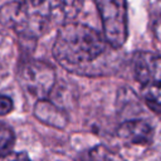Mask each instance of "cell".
Masks as SVG:
<instances>
[{"instance_id": "obj_11", "label": "cell", "mask_w": 161, "mask_h": 161, "mask_svg": "<svg viewBox=\"0 0 161 161\" xmlns=\"http://www.w3.org/2000/svg\"><path fill=\"white\" fill-rule=\"evenodd\" d=\"M153 36H155V42H156V45L161 53V16L155 21V25H153Z\"/></svg>"}, {"instance_id": "obj_12", "label": "cell", "mask_w": 161, "mask_h": 161, "mask_svg": "<svg viewBox=\"0 0 161 161\" xmlns=\"http://www.w3.org/2000/svg\"><path fill=\"white\" fill-rule=\"evenodd\" d=\"M11 161H31L29 157H28V155L26 153H18V155H15V157L11 160Z\"/></svg>"}, {"instance_id": "obj_10", "label": "cell", "mask_w": 161, "mask_h": 161, "mask_svg": "<svg viewBox=\"0 0 161 161\" xmlns=\"http://www.w3.org/2000/svg\"><path fill=\"white\" fill-rule=\"evenodd\" d=\"M13 108H14V103L11 98H9L8 96L0 94V116H5L10 113Z\"/></svg>"}, {"instance_id": "obj_4", "label": "cell", "mask_w": 161, "mask_h": 161, "mask_svg": "<svg viewBox=\"0 0 161 161\" xmlns=\"http://www.w3.org/2000/svg\"><path fill=\"white\" fill-rule=\"evenodd\" d=\"M55 78L54 68L42 60L26 62L19 72L21 87L36 99L48 98L55 84Z\"/></svg>"}, {"instance_id": "obj_3", "label": "cell", "mask_w": 161, "mask_h": 161, "mask_svg": "<svg viewBox=\"0 0 161 161\" xmlns=\"http://www.w3.org/2000/svg\"><path fill=\"white\" fill-rule=\"evenodd\" d=\"M101 16L103 35L116 49H119L128 36L127 0H94Z\"/></svg>"}, {"instance_id": "obj_5", "label": "cell", "mask_w": 161, "mask_h": 161, "mask_svg": "<svg viewBox=\"0 0 161 161\" xmlns=\"http://www.w3.org/2000/svg\"><path fill=\"white\" fill-rule=\"evenodd\" d=\"M116 135L127 145L146 146L153 138V128L145 119H128L117 127Z\"/></svg>"}, {"instance_id": "obj_6", "label": "cell", "mask_w": 161, "mask_h": 161, "mask_svg": "<svg viewBox=\"0 0 161 161\" xmlns=\"http://www.w3.org/2000/svg\"><path fill=\"white\" fill-rule=\"evenodd\" d=\"M34 116L42 123L59 130L65 128L69 122L67 112L63 108L58 107L55 103L50 102L48 98L36 99L34 104Z\"/></svg>"}, {"instance_id": "obj_9", "label": "cell", "mask_w": 161, "mask_h": 161, "mask_svg": "<svg viewBox=\"0 0 161 161\" xmlns=\"http://www.w3.org/2000/svg\"><path fill=\"white\" fill-rule=\"evenodd\" d=\"M88 161H122L116 153L106 147H94L87 155Z\"/></svg>"}, {"instance_id": "obj_13", "label": "cell", "mask_w": 161, "mask_h": 161, "mask_svg": "<svg viewBox=\"0 0 161 161\" xmlns=\"http://www.w3.org/2000/svg\"><path fill=\"white\" fill-rule=\"evenodd\" d=\"M1 43H3V35L0 34V45H1Z\"/></svg>"}, {"instance_id": "obj_8", "label": "cell", "mask_w": 161, "mask_h": 161, "mask_svg": "<svg viewBox=\"0 0 161 161\" xmlns=\"http://www.w3.org/2000/svg\"><path fill=\"white\" fill-rule=\"evenodd\" d=\"M15 145V135L13 130L0 122V158L9 156L13 152Z\"/></svg>"}, {"instance_id": "obj_1", "label": "cell", "mask_w": 161, "mask_h": 161, "mask_svg": "<svg viewBox=\"0 0 161 161\" xmlns=\"http://www.w3.org/2000/svg\"><path fill=\"white\" fill-rule=\"evenodd\" d=\"M116 50L103 34L73 21L60 25L53 44V57L58 64L73 74L84 77L104 75L113 70Z\"/></svg>"}, {"instance_id": "obj_7", "label": "cell", "mask_w": 161, "mask_h": 161, "mask_svg": "<svg viewBox=\"0 0 161 161\" xmlns=\"http://www.w3.org/2000/svg\"><path fill=\"white\" fill-rule=\"evenodd\" d=\"M55 9L58 11L62 25L64 23L72 21L82 10L84 0H53Z\"/></svg>"}, {"instance_id": "obj_2", "label": "cell", "mask_w": 161, "mask_h": 161, "mask_svg": "<svg viewBox=\"0 0 161 161\" xmlns=\"http://www.w3.org/2000/svg\"><path fill=\"white\" fill-rule=\"evenodd\" d=\"M132 69L146 104L155 112H161V54L136 53Z\"/></svg>"}, {"instance_id": "obj_14", "label": "cell", "mask_w": 161, "mask_h": 161, "mask_svg": "<svg viewBox=\"0 0 161 161\" xmlns=\"http://www.w3.org/2000/svg\"><path fill=\"white\" fill-rule=\"evenodd\" d=\"M0 70H1V65H0Z\"/></svg>"}]
</instances>
